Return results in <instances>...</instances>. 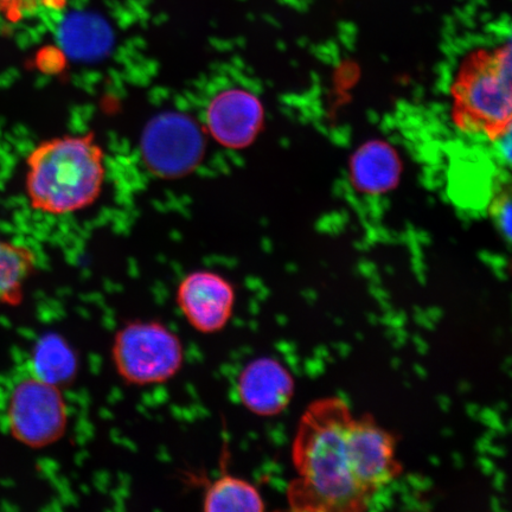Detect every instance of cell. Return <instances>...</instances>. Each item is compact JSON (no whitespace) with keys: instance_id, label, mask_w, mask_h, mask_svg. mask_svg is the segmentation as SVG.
Wrapping results in <instances>:
<instances>
[{"instance_id":"6","label":"cell","mask_w":512,"mask_h":512,"mask_svg":"<svg viewBox=\"0 0 512 512\" xmlns=\"http://www.w3.org/2000/svg\"><path fill=\"white\" fill-rule=\"evenodd\" d=\"M232 283L213 271H194L179 281L176 304L192 329L202 335L219 334L234 315Z\"/></svg>"},{"instance_id":"7","label":"cell","mask_w":512,"mask_h":512,"mask_svg":"<svg viewBox=\"0 0 512 512\" xmlns=\"http://www.w3.org/2000/svg\"><path fill=\"white\" fill-rule=\"evenodd\" d=\"M350 440L357 478L368 494L374 497L401 475L396 437L377 424L373 415L354 416Z\"/></svg>"},{"instance_id":"2","label":"cell","mask_w":512,"mask_h":512,"mask_svg":"<svg viewBox=\"0 0 512 512\" xmlns=\"http://www.w3.org/2000/svg\"><path fill=\"white\" fill-rule=\"evenodd\" d=\"M105 156L93 133L68 134L36 146L27 162L31 207L54 216L92 207L104 190Z\"/></svg>"},{"instance_id":"15","label":"cell","mask_w":512,"mask_h":512,"mask_svg":"<svg viewBox=\"0 0 512 512\" xmlns=\"http://www.w3.org/2000/svg\"><path fill=\"white\" fill-rule=\"evenodd\" d=\"M46 0H0V18L10 23L21 22L41 8Z\"/></svg>"},{"instance_id":"10","label":"cell","mask_w":512,"mask_h":512,"mask_svg":"<svg viewBox=\"0 0 512 512\" xmlns=\"http://www.w3.org/2000/svg\"><path fill=\"white\" fill-rule=\"evenodd\" d=\"M146 138V156L156 169L168 174H181L200 157V139L187 123L160 119Z\"/></svg>"},{"instance_id":"12","label":"cell","mask_w":512,"mask_h":512,"mask_svg":"<svg viewBox=\"0 0 512 512\" xmlns=\"http://www.w3.org/2000/svg\"><path fill=\"white\" fill-rule=\"evenodd\" d=\"M32 370L38 379L62 389L75 381L79 360L66 339L47 334L37 341L32 352Z\"/></svg>"},{"instance_id":"3","label":"cell","mask_w":512,"mask_h":512,"mask_svg":"<svg viewBox=\"0 0 512 512\" xmlns=\"http://www.w3.org/2000/svg\"><path fill=\"white\" fill-rule=\"evenodd\" d=\"M452 119L460 131L491 142L511 132V44L467 55L451 88Z\"/></svg>"},{"instance_id":"13","label":"cell","mask_w":512,"mask_h":512,"mask_svg":"<svg viewBox=\"0 0 512 512\" xmlns=\"http://www.w3.org/2000/svg\"><path fill=\"white\" fill-rule=\"evenodd\" d=\"M202 503L206 512H262L266 509L264 498L254 484L229 473L208 485Z\"/></svg>"},{"instance_id":"1","label":"cell","mask_w":512,"mask_h":512,"mask_svg":"<svg viewBox=\"0 0 512 512\" xmlns=\"http://www.w3.org/2000/svg\"><path fill=\"white\" fill-rule=\"evenodd\" d=\"M354 416L341 398L320 399L306 409L292 446L298 473L287 490L292 510L358 512L369 508L373 496L357 478L350 441Z\"/></svg>"},{"instance_id":"11","label":"cell","mask_w":512,"mask_h":512,"mask_svg":"<svg viewBox=\"0 0 512 512\" xmlns=\"http://www.w3.org/2000/svg\"><path fill=\"white\" fill-rule=\"evenodd\" d=\"M401 170L398 152L381 140L362 145L351 158V182L364 194L379 195L392 190L399 182Z\"/></svg>"},{"instance_id":"14","label":"cell","mask_w":512,"mask_h":512,"mask_svg":"<svg viewBox=\"0 0 512 512\" xmlns=\"http://www.w3.org/2000/svg\"><path fill=\"white\" fill-rule=\"evenodd\" d=\"M35 265V255L29 248L0 239V306L22 303L25 284Z\"/></svg>"},{"instance_id":"8","label":"cell","mask_w":512,"mask_h":512,"mask_svg":"<svg viewBox=\"0 0 512 512\" xmlns=\"http://www.w3.org/2000/svg\"><path fill=\"white\" fill-rule=\"evenodd\" d=\"M211 136L229 149H245L261 131L265 110L258 96L229 88L211 99L206 113Z\"/></svg>"},{"instance_id":"4","label":"cell","mask_w":512,"mask_h":512,"mask_svg":"<svg viewBox=\"0 0 512 512\" xmlns=\"http://www.w3.org/2000/svg\"><path fill=\"white\" fill-rule=\"evenodd\" d=\"M115 373L134 387L164 384L181 373L185 350L181 337L155 319L131 320L115 332L111 348Z\"/></svg>"},{"instance_id":"5","label":"cell","mask_w":512,"mask_h":512,"mask_svg":"<svg viewBox=\"0 0 512 512\" xmlns=\"http://www.w3.org/2000/svg\"><path fill=\"white\" fill-rule=\"evenodd\" d=\"M9 427L18 443L30 448L59 443L68 430L69 411L62 389L32 375L10 395Z\"/></svg>"},{"instance_id":"9","label":"cell","mask_w":512,"mask_h":512,"mask_svg":"<svg viewBox=\"0 0 512 512\" xmlns=\"http://www.w3.org/2000/svg\"><path fill=\"white\" fill-rule=\"evenodd\" d=\"M294 388L293 376L283 363L272 357H259L243 367L235 389L247 411L270 418L290 405Z\"/></svg>"},{"instance_id":"16","label":"cell","mask_w":512,"mask_h":512,"mask_svg":"<svg viewBox=\"0 0 512 512\" xmlns=\"http://www.w3.org/2000/svg\"><path fill=\"white\" fill-rule=\"evenodd\" d=\"M494 219L497 226L502 230L505 238L511 236V203L510 196L502 194L494 203Z\"/></svg>"}]
</instances>
